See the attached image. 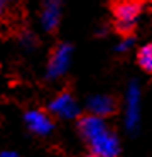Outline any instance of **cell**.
<instances>
[{
  "label": "cell",
  "instance_id": "obj_1",
  "mask_svg": "<svg viewBox=\"0 0 152 157\" xmlns=\"http://www.w3.org/2000/svg\"><path fill=\"white\" fill-rule=\"evenodd\" d=\"M140 10L142 7L138 0H117L113 4V17L118 32L122 34L132 32V29L137 24Z\"/></svg>",
  "mask_w": 152,
  "mask_h": 157
},
{
  "label": "cell",
  "instance_id": "obj_2",
  "mask_svg": "<svg viewBox=\"0 0 152 157\" xmlns=\"http://www.w3.org/2000/svg\"><path fill=\"white\" fill-rule=\"evenodd\" d=\"M88 147H90V152L96 157H115L120 154V144L117 135L108 128L88 140Z\"/></svg>",
  "mask_w": 152,
  "mask_h": 157
},
{
  "label": "cell",
  "instance_id": "obj_3",
  "mask_svg": "<svg viewBox=\"0 0 152 157\" xmlns=\"http://www.w3.org/2000/svg\"><path fill=\"white\" fill-rule=\"evenodd\" d=\"M140 125V90L137 83H130L125 96V127L134 133Z\"/></svg>",
  "mask_w": 152,
  "mask_h": 157
},
{
  "label": "cell",
  "instance_id": "obj_4",
  "mask_svg": "<svg viewBox=\"0 0 152 157\" xmlns=\"http://www.w3.org/2000/svg\"><path fill=\"white\" fill-rule=\"evenodd\" d=\"M71 54L73 49L69 44H59L53 52H51L49 63H47V78L56 79L66 73V69L69 68L71 63Z\"/></svg>",
  "mask_w": 152,
  "mask_h": 157
},
{
  "label": "cell",
  "instance_id": "obj_5",
  "mask_svg": "<svg viewBox=\"0 0 152 157\" xmlns=\"http://www.w3.org/2000/svg\"><path fill=\"white\" fill-rule=\"evenodd\" d=\"M49 112L59 118H76L80 108L76 105L74 96L69 91H63L49 103Z\"/></svg>",
  "mask_w": 152,
  "mask_h": 157
},
{
  "label": "cell",
  "instance_id": "obj_6",
  "mask_svg": "<svg viewBox=\"0 0 152 157\" xmlns=\"http://www.w3.org/2000/svg\"><path fill=\"white\" fill-rule=\"evenodd\" d=\"M25 125L36 135H47L54 128L49 115L46 112H41V110H30L25 113Z\"/></svg>",
  "mask_w": 152,
  "mask_h": 157
},
{
  "label": "cell",
  "instance_id": "obj_7",
  "mask_svg": "<svg viewBox=\"0 0 152 157\" xmlns=\"http://www.w3.org/2000/svg\"><path fill=\"white\" fill-rule=\"evenodd\" d=\"M78 128H80V133L83 135V139L90 140L93 139L95 135H98L100 132H103L105 128H108L107 123H105L103 117H98L95 113H90V115H84L80 118L78 122Z\"/></svg>",
  "mask_w": 152,
  "mask_h": 157
},
{
  "label": "cell",
  "instance_id": "obj_8",
  "mask_svg": "<svg viewBox=\"0 0 152 157\" xmlns=\"http://www.w3.org/2000/svg\"><path fill=\"white\" fill-rule=\"evenodd\" d=\"M61 17V0H44L41 22L46 31H54Z\"/></svg>",
  "mask_w": 152,
  "mask_h": 157
},
{
  "label": "cell",
  "instance_id": "obj_9",
  "mask_svg": "<svg viewBox=\"0 0 152 157\" xmlns=\"http://www.w3.org/2000/svg\"><path fill=\"white\" fill-rule=\"evenodd\" d=\"M88 110H90V113H95V115L105 118V117L115 113L117 103H115V100L108 95H96V96H91V98L88 100Z\"/></svg>",
  "mask_w": 152,
  "mask_h": 157
},
{
  "label": "cell",
  "instance_id": "obj_10",
  "mask_svg": "<svg viewBox=\"0 0 152 157\" xmlns=\"http://www.w3.org/2000/svg\"><path fill=\"white\" fill-rule=\"evenodd\" d=\"M137 61L140 64L142 69L145 71H152V42L150 44H145L144 48H140L137 56Z\"/></svg>",
  "mask_w": 152,
  "mask_h": 157
},
{
  "label": "cell",
  "instance_id": "obj_11",
  "mask_svg": "<svg viewBox=\"0 0 152 157\" xmlns=\"http://www.w3.org/2000/svg\"><path fill=\"white\" fill-rule=\"evenodd\" d=\"M20 42L24 44V48H32L36 41H34V37H32V34H30V32H24L22 37H20Z\"/></svg>",
  "mask_w": 152,
  "mask_h": 157
},
{
  "label": "cell",
  "instance_id": "obj_12",
  "mask_svg": "<svg viewBox=\"0 0 152 157\" xmlns=\"http://www.w3.org/2000/svg\"><path fill=\"white\" fill-rule=\"evenodd\" d=\"M132 44H134V39H132V37H123V39H122V42L117 46V49H118V51H122V52H125V51L130 49Z\"/></svg>",
  "mask_w": 152,
  "mask_h": 157
},
{
  "label": "cell",
  "instance_id": "obj_13",
  "mask_svg": "<svg viewBox=\"0 0 152 157\" xmlns=\"http://www.w3.org/2000/svg\"><path fill=\"white\" fill-rule=\"evenodd\" d=\"M0 155H3V157H12V155H14V157H15L17 154H15V152H9V150H5V152H0Z\"/></svg>",
  "mask_w": 152,
  "mask_h": 157
},
{
  "label": "cell",
  "instance_id": "obj_14",
  "mask_svg": "<svg viewBox=\"0 0 152 157\" xmlns=\"http://www.w3.org/2000/svg\"><path fill=\"white\" fill-rule=\"evenodd\" d=\"M5 0H0V17L3 15V12H5V4H3Z\"/></svg>",
  "mask_w": 152,
  "mask_h": 157
},
{
  "label": "cell",
  "instance_id": "obj_15",
  "mask_svg": "<svg viewBox=\"0 0 152 157\" xmlns=\"http://www.w3.org/2000/svg\"><path fill=\"white\" fill-rule=\"evenodd\" d=\"M5 2H7V0H5ZM9 2H10V0H9Z\"/></svg>",
  "mask_w": 152,
  "mask_h": 157
}]
</instances>
